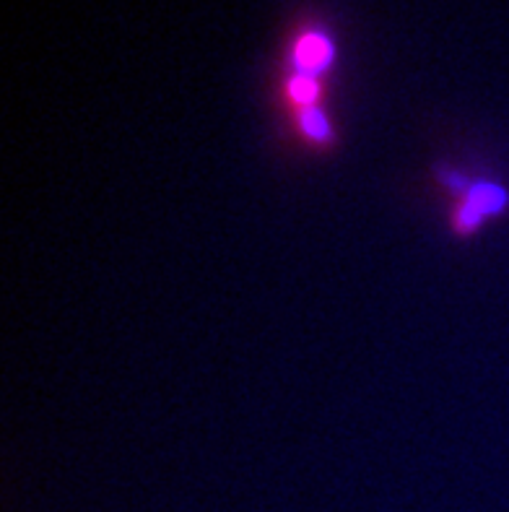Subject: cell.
<instances>
[{
    "instance_id": "4",
    "label": "cell",
    "mask_w": 509,
    "mask_h": 512,
    "mask_svg": "<svg viewBox=\"0 0 509 512\" xmlns=\"http://www.w3.org/2000/svg\"><path fill=\"white\" fill-rule=\"evenodd\" d=\"M291 94H294V99L302 104H310L312 99L317 97V84L312 81L310 76H297L294 81H291Z\"/></svg>"
},
{
    "instance_id": "2",
    "label": "cell",
    "mask_w": 509,
    "mask_h": 512,
    "mask_svg": "<svg viewBox=\"0 0 509 512\" xmlns=\"http://www.w3.org/2000/svg\"><path fill=\"white\" fill-rule=\"evenodd\" d=\"M504 203H507V195H504V190L494 188V185H478L468 195V206L476 208L481 216L497 214L504 208Z\"/></svg>"
},
{
    "instance_id": "1",
    "label": "cell",
    "mask_w": 509,
    "mask_h": 512,
    "mask_svg": "<svg viewBox=\"0 0 509 512\" xmlns=\"http://www.w3.org/2000/svg\"><path fill=\"white\" fill-rule=\"evenodd\" d=\"M333 58V47L325 37L320 34H310L304 37L297 47V55H294V65H297L299 76H315V73L325 71Z\"/></svg>"
},
{
    "instance_id": "3",
    "label": "cell",
    "mask_w": 509,
    "mask_h": 512,
    "mask_svg": "<svg viewBox=\"0 0 509 512\" xmlns=\"http://www.w3.org/2000/svg\"><path fill=\"white\" fill-rule=\"evenodd\" d=\"M302 128H304V133H307V136L310 138H315V141H328V136H330V125H328V120H325L323 115H320V112L317 110H307L302 115Z\"/></svg>"
}]
</instances>
